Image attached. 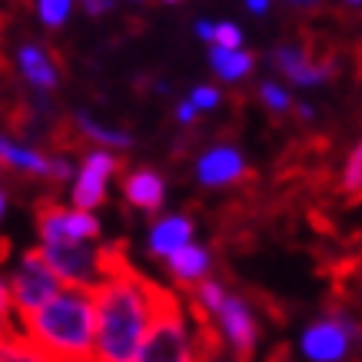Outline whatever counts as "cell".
<instances>
[{
	"instance_id": "7c38bea8",
	"label": "cell",
	"mask_w": 362,
	"mask_h": 362,
	"mask_svg": "<svg viewBox=\"0 0 362 362\" xmlns=\"http://www.w3.org/2000/svg\"><path fill=\"white\" fill-rule=\"evenodd\" d=\"M273 70H279L286 80H293L296 87H316L322 80H329L332 64L329 60H313L303 47L283 44L273 50Z\"/></svg>"
},
{
	"instance_id": "484cf974",
	"label": "cell",
	"mask_w": 362,
	"mask_h": 362,
	"mask_svg": "<svg viewBox=\"0 0 362 362\" xmlns=\"http://www.w3.org/2000/svg\"><path fill=\"white\" fill-rule=\"evenodd\" d=\"M80 7H83L87 17H103L113 7V0H80Z\"/></svg>"
},
{
	"instance_id": "4dcf8cb0",
	"label": "cell",
	"mask_w": 362,
	"mask_h": 362,
	"mask_svg": "<svg viewBox=\"0 0 362 362\" xmlns=\"http://www.w3.org/2000/svg\"><path fill=\"white\" fill-rule=\"evenodd\" d=\"M296 107H299V120H313V107H306V103H296Z\"/></svg>"
},
{
	"instance_id": "1f68e13d",
	"label": "cell",
	"mask_w": 362,
	"mask_h": 362,
	"mask_svg": "<svg viewBox=\"0 0 362 362\" xmlns=\"http://www.w3.org/2000/svg\"><path fill=\"white\" fill-rule=\"evenodd\" d=\"M289 7H299V11H306V7H316V0H289Z\"/></svg>"
},
{
	"instance_id": "ac0fdd59",
	"label": "cell",
	"mask_w": 362,
	"mask_h": 362,
	"mask_svg": "<svg viewBox=\"0 0 362 362\" xmlns=\"http://www.w3.org/2000/svg\"><path fill=\"white\" fill-rule=\"evenodd\" d=\"M77 130L83 140H93L100 143L103 150H130L133 140H130V133H123V130H113V127H107V123H97V120H90L87 113H80L77 120Z\"/></svg>"
},
{
	"instance_id": "83f0119b",
	"label": "cell",
	"mask_w": 362,
	"mask_h": 362,
	"mask_svg": "<svg viewBox=\"0 0 362 362\" xmlns=\"http://www.w3.org/2000/svg\"><path fill=\"white\" fill-rule=\"evenodd\" d=\"M199 362H243V359H236V356L226 352V349H213V352H203Z\"/></svg>"
},
{
	"instance_id": "7402d4cb",
	"label": "cell",
	"mask_w": 362,
	"mask_h": 362,
	"mask_svg": "<svg viewBox=\"0 0 362 362\" xmlns=\"http://www.w3.org/2000/svg\"><path fill=\"white\" fill-rule=\"evenodd\" d=\"M342 189L352 193V197L362 193V143L349 153V160H346V170H342Z\"/></svg>"
},
{
	"instance_id": "7a4b0ae2",
	"label": "cell",
	"mask_w": 362,
	"mask_h": 362,
	"mask_svg": "<svg viewBox=\"0 0 362 362\" xmlns=\"http://www.w3.org/2000/svg\"><path fill=\"white\" fill-rule=\"evenodd\" d=\"M23 339L50 362H93L97 299L93 289H64L44 309L21 319Z\"/></svg>"
},
{
	"instance_id": "277c9868",
	"label": "cell",
	"mask_w": 362,
	"mask_h": 362,
	"mask_svg": "<svg viewBox=\"0 0 362 362\" xmlns=\"http://www.w3.org/2000/svg\"><path fill=\"white\" fill-rule=\"evenodd\" d=\"M199 356L203 352L197 346V336L189 329L183 309L170 296L160 319H156L153 332H150V339L143 342L136 362H199Z\"/></svg>"
},
{
	"instance_id": "603a6c76",
	"label": "cell",
	"mask_w": 362,
	"mask_h": 362,
	"mask_svg": "<svg viewBox=\"0 0 362 362\" xmlns=\"http://www.w3.org/2000/svg\"><path fill=\"white\" fill-rule=\"evenodd\" d=\"M209 47H223V50H243V30L236 23H216L213 30V44Z\"/></svg>"
},
{
	"instance_id": "9a60e30c",
	"label": "cell",
	"mask_w": 362,
	"mask_h": 362,
	"mask_svg": "<svg viewBox=\"0 0 362 362\" xmlns=\"http://www.w3.org/2000/svg\"><path fill=\"white\" fill-rule=\"evenodd\" d=\"M0 163H4V170H13L21 176H40V180L50 176V156L33 150V146H23L11 136H0Z\"/></svg>"
},
{
	"instance_id": "f1b7e54d",
	"label": "cell",
	"mask_w": 362,
	"mask_h": 362,
	"mask_svg": "<svg viewBox=\"0 0 362 362\" xmlns=\"http://www.w3.org/2000/svg\"><path fill=\"white\" fill-rule=\"evenodd\" d=\"M213 30H216V23H209V21L197 23V37L199 40H206V44H213Z\"/></svg>"
},
{
	"instance_id": "d6986e66",
	"label": "cell",
	"mask_w": 362,
	"mask_h": 362,
	"mask_svg": "<svg viewBox=\"0 0 362 362\" xmlns=\"http://www.w3.org/2000/svg\"><path fill=\"white\" fill-rule=\"evenodd\" d=\"M226 296H230V289L220 279H203L199 286H193V306H197L199 316H206V319H213L220 313Z\"/></svg>"
},
{
	"instance_id": "5bb4252c",
	"label": "cell",
	"mask_w": 362,
	"mask_h": 362,
	"mask_svg": "<svg viewBox=\"0 0 362 362\" xmlns=\"http://www.w3.org/2000/svg\"><path fill=\"white\" fill-rule=\"evenodd\" d=\"M209 269H213V252L206 246H199L197 240L183 246V250H176L170 259H166V273L173 276V283L180 286H199L203 279H209Z\"/></svg>"
},
{
	"instance_id": "d4e9b609",
	"label": "cell",
	"mask_w": 362,
	"mask_h": 362,
	"mask_svg": "<svg viewBox=\"0 0 362 362\" xmlns=\"http://www.w3.org/2000/svg\"><path fill=\"white\" fill-rule=\"evenodd\" d=\"M189 103L197 107V110H213V107H220V90L216 87H197L189 93Z\"/></svg>"
},
{
	"instance_id": "cb8c5ba5",
	"label": "cell",
	"mask_w": 362,
	"mask_h": 362,
	"mask_svg": "<svg viewBox=\"0 0 362 362\" xmlns=\"http://www.w3.org/2000/svg\"><path fill=\"white\" fill-rule=\"evenodd\" d=\"M259 100H263L273 113H283V110H289V107H293L289 93H286L279 83H263V87H259Z\"/></svg>"
},
{
	"instance_id": "30bf717a",
	"label": "cell",
	"mask_w": 362,
	"mask_h": 362,
	"mask_svg": "<svg viewBox=\"0 0 362 362\" xmlns=\"http://www.w3.org/2000/svg\"><path fill=\"white\" fill-rule=\"evenodd\" d=\"M197 236V223L189 220L187 213H166V216H156L150 223V233H146V252L153 259H170L176 250L189 246Z\"/></svg>"
},
{
	"instance_id": "2e32d148",
	"label": "cell",
	"mask_w": 362,
	"mask_h": 362,
	"mask_svg": "<svg viewBox=\"0 0 362 362\" xmlns=\"http://www.w3.org/2000/svg\"><path fill=\"white\" fill-rule=\"evenodd\" d=\"M17 64H21V74L23 80L30 83V87L37 90H54L57 83H60V74H57V64L50 60V54H47L40 44H23L21 50H17Z\"/></svg>"
},
{
	"instance_id": "836d02e7",
	"label": "cell",
	"mask_w": 362,
	"mask_h": 362,
	"mask_svg": "<svg viewBox=\"0 0 362 362\" xmlns=\"http://www.w3.org/2000/svg\"><path fill=\"white\" fill-rule=\"evenodd\" d=\"M166 4H180V0H166Z\"/></svg>"
},
{
	"instance_id": "3957f363",
	"label": "cell",
	"mask_w": 362,
	"mask_h": 362,
	"mask_svg": "<svg viewBox=\"0 0 362 362\" xmlns=\"http://www.w3.org/2000/svg\"><path fill=\"white\" fill-rule=\"evenodd\" d=\"M37 250L66 289H97L123 263L120 252L100 243H37Z\"/></svg>"
},
{
	"instance_id": "5b68a950",
	"label": "cell",
	"mask_w": 362,
	"mask_h": 362,
	"mask_svg": "<svg viewBox=\"0 0 362 362\" xmlns=\"http://www.w3.org/2000/svg\"><path fill=\"white\" fill-rule=\"evenodd\" d=\"M7 283H11V293H13V309H17V316H30L37 309H44L47 303L54 296H60L66 286L57 279V273L50 269V263L44 259V252L37 250H27L17 259L13 266V273L7 276Z\"/></svg>"
},
{
	"instance_id": "e0dca14e",
	"label": "cell",
	"mask_w": 362,
	"mask_h": 362,
	"mask_svg": "<svg viewBox=\"0 0 362 362\" xmlns=\"http://www.w3.org/2000/svg\"><path fill=\"white\" fill-rule=\"evenodd\" d=\"M252 54H246V50H223V47H209V66L216 70V77L230 80V83H236V80H243L246 74H252Z\"/></svg>"
},
{
	"instance_id": "d6a6232c",
	"label": "cell",
	"mask_w": 362,
	"mask_h": 362,
	"mask_svg": "<svg viewBox=\"0 0 362 362\" xmlns=\"http://www.w3.org/2000/svg\"><path fill=\"white\" fill-rule=\"evenodd\" d=\"M346 4H362V0H346Z\"/></svg>"
},
{
	"instance_id": "8992f818",
	"label": "cell",
	"mask_w": 362,
	"mask_h": 362,
	"mask_svg": "<svg viewBox=\"0 0 362 362\" xmlns=\"http://www.w3.org/2000/svg\"><path fill=\"white\" fill-rule=\"evenodd\" d=\"M362 342L359 322L342 313L313 319L299 336V356L306 362H346L352 346Z\"/></svg>"
},
{
	"instance_id": "ffe728a7",
	"label": "cell",
	"mask_w": 362,
	"mask_h": 362,
	"mask_svg": "<svg viewBox=\"0 0 362 362\" xmlns=\"http://www.w3.org/2000/svg\"><path fill=\"white\" fill-rule=\"evenodd\" d=\"M70 7H74V0H37V13H40L44 27H64Z\"/></svg>"
},
{
	"instance_id": "ba28073f",
	"label": "cell",
	"mask_w": 362,
	"mask_h": 362,
	"mask_svg": "<svg viewBox=\"0 0 362 362\" xmlns=\"http://www.w3.org/2000/svg\"><path fill=\"white\" fill-rule=\"evenodd\" d=\"M209 322L216 326V339L223 342V349L233 352L236 359L246 362L256 352V346H259V319H256L250 303L243 296H236V293L226 296L223 309Z\"/></svg>"
},
{
	"instance_id": "52a82bcc",
	"label": "cell",
	"mask_w": 362,
	"mask_h": 362,
	"mask_svg": "<svg viewBox=\"0 0 362 362\" xmlns=\"http://www.w3.org/2000/svg\"><path fill=\"white\" fill-rule=\"evenodd\" d=\"M103 236L97 213L60 203L37 206V240L40 243H97Z\"/></svg>"
},
{
	"instance_id": "6da1fadb",
	"label": "cell",
	"mask_w": 362,
	"mask_h": 362,
	"mask_svg": "<svg viewBox=\"0 0 362 362\" xmlns=\"http://www.w3.org/2000/svg\"><path fill=\"white\" fill-rule=\"evenodd\" d=\"M93 299H97L93 362H136L170 293L120 263L93 289Z\"/></svg>"
},
{
	"instance_id": "f546056e",
	"label": "cell",
	"mask_w": 362,
	"mask_h": 362,
	"mask_svg": "<svg viewBox=\"0 0 362 362\" xmlns=\"http://www.w3.org/2000/svg\"><path fill=\"white\" fill-rule=\"evenodd\" d=\"M7 206H11V199H7V189L0 187V223H4V216H7Z\"/></svg>"
},
{
	"instance_id": "4316f807",
	"label": "cell",
	"mask_w": 362,
	"mask_h": 362,
	"mask_svg": "<svg viewBox=\"0 0 362 362\" xmlns=\"http://www.w3.org/2000/svg\"><path fill=\"white\" fill-rule=\"evenodd\" d=\"M197 107H193V103H189V100H183V103H180V107H176V120H180V123H187V127H189V123H193V120H197Z\"/></svg>"
},
{
	"instance_id": "4fadbf2b",
	"label": "cell",
	"mask_w": 362,
	"mask_h": 362,
	"mask_svg": "<svg viewBox=\"0 0 362 362\" xmlns=\"http://www.w3.org/2000/svg\"><path fill=\"white\" fill-rule=\"evenodd\" d=\"M123 199L140 213H160L166 203V180L156 170H130L123 176Z\"/></svg>"
},
{
	"instance_id": "8fae6325",
	"label": "cell",
	"mask_w": 362,
	"mask_h": 362,
	"mask_svg": "<svg viewBox=\"0 0 362 362\" xmlns=\"http://www.w3.org/2000/svg\"><path fill=\"white\" fill-rule=\"evenodd\" d=\"M246 176V160L236 146H213L197 160V183L209 189L233 187Z\"/></svg>"
},
{
	"instance_id": "44dd1931",
	"label": "cell",
	"mask_w": 362,
	"mask_h": 362,
	"mask_svg": "<svg viewBox=\"0 0 362 362\" xmlns=\"http://www.w3.org/2000/svg\"><path fill=\"white\" fill-rule=\"evenodd\" d=\"M13 316H17V309H13L11 283L0 276V339H11L13 336Z\"/></svg>"
},
{
	"instance_id": "9c48e42d",
	"label": "cell",
	"mask_w": 362,
	"mask_h": 362,
	"mask_svg": "<svg viewBox=\"0 0 362 362\" xmlns=\"http://www.w3.org/2000/svg\"><path fill=\"white\" fill-rule=\"evenodd\" d=\"M120 170V160L113 150H90L80 163L74 183H70V206L87 209V213H97L103 203H107V187H110L113 173Z\"/></svg>"
}]
</instances>
